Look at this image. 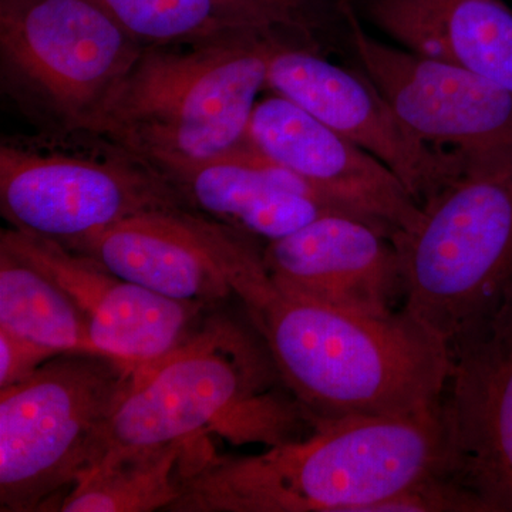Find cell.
Listing matches in <instances>:
<instances>
[{"instance_id":"cell-1","label":"cell","mask_w":512,"mask_h":512,"mask_svg":"<svg viewBox=\"0 0 512 512\" xmlns=\"http://www.w3.org/2000/svg\"><path fill=\"white\" fill-rule=\"evenodd\" d=\"M227 278L312 427L441 403L448 346L403 308L367 315L285 292L269 278L254 239L235 249Z\"/></svg>"},{"instance_id":"cell-2","label":"cell","mask_w":512,"mask_h":512,"mask_svg":"<svg viewBox=\"0 0 512 512\" xmlns=\"http://www.w3.org/2000/svg\"><path fill=\"white\" fill-rule=\"evenodd\" d=\"M208 436L178 467L171 512H370L443 473L441 403L423 412L355 416L315 424L306 439L252 456H220Z\"/></svg>"},{"instance_id":"cell-3","label":"cell","mask_w":512,"mask_h":512,"mask_svg":"<svg viewBox=\"0 0 512 512\" xmlns=\"http://www.w3.org/2000/svg\"><path fill=\"white\" fill-rule=\"evenodd\" d=\"M278 382L261 338L210 313L183 345L134 369L90 468L210 433L235 446L299 439L312 424L292 396L276 392Z\"/></svg>"},{"instance_id":"cell-4","label":"cell","mask_w":512,"mask_h":512,"mask_svg":"<svg viewBox=\"0 0 512 512\" xmlns=\"http://www.w3.org/2000/svg\"><path fill=\"white\" fill-rule=\"evenodd\" d=\"M255 35L144 47L90 130L157 167L207 163L245 143L276 43Z\"/></svg>"},{"instance_id":"cell-5","label":"cell","mask_w":512,"mask_h":512,"mask_svg":"<svg viewBox=\"0 0 512 512\" xmlns=\"http://www.w3.org/2000/svg\"><path fill=\"white\" fill-rule=\"evenodd\" d=\"M392 239L404 311L450 346L512 286V146L467 160Z\"/></svg>"},{"instance_id":"cell-6","label":"cell","mask_w":512,"mask_h":512,"mask_svg":"<svg viewBox=\"0 0 512 512\" xmlns=\"http://www.w3.org/2000/svg\"><path fill=\"white\" fill-rule=\"evenodd\" d=\"M190 208L163 171L92 130L0 141V212L10 227L69 244L141 212Z\"/></svg>"},{"instance_id":"cell-7","label":"cell","mask_w":512,"mask_h":512,"mask_svg":"<svg viewBox=\"0 0 512 512\" xmlns=\"http://www.w3.org/2000/svg\"><path fill=\"white\" fill-rule=\"evenodd\" d=\"M143 49L99 0H0L2 92L36 130H90Z\"/></svg>"},{"instance_id":"cell-8","label":"cell","mask_w":512,"mask_h":512,"mask_svg":"<svg viewBox=\"0 0 512 512\" xmlns=\"http://www.w3.org/2000/svg\"><path fill=\"white\" fill-rule=\"evenodd\" d=\"M134 369L109 356L60 353L0 390V511H45L77 483Z\"/></svg>"},{"instance_id":"cell-9","label":"cell","mask_w":512,"mask_h":512,"mask_svg":"<svg viewBox=\"0 0 512 512\" xmlns=\"http://www.w3.org/2000/svg\"><path fill=\"white\" fill-rule=\"evenodd\" d=\"M448 356L441 474L476 495L487 512H512V286L448 346Z\"/></svg>"},{"instance_id":"cell-10","label":"cell","mask_w":512,"mask_h":512,"mask_svg":"<svg viewBox=\"0 0 512 512\" xmlns=\"http://www.w3.org/2000/svg\"><path fill=\"white\" fill-rule=\"evenodd\" d=\"M284 37L269 59L266 87L372 154L399 177L420 208L453 183L464 158L424 144L397 119L366 74L350 72Z\"/></svg>"},{"instance_id":"cell-11","label":"cell","mask_w":512,"mask_h":512,"mask_svg":"<svg viewBox=\"0 0 512 512\" xmlns=\"http://www.w3.org/2000/svg\"><path fill=\"white\" fill-rule=\"evenodd\" d=\"M367 79L410 133L464 161L512 146V94L454 64L380 42L339 6Z\"/></svg>"},{"instance_id":"cell-12","label":"cell","mask_w":512,"mask_h":512,"mask_svg":"<svg viewBox=\"0 0 512 512\" xmlns=\"http://www.w3.org/2000/svg\"><path fill=\"white\" fill-rule=\"evenodd\" d=\"M0 247L53 279L86 315L97 349L128 366L173 352L211 313L202 303L175 301L121 279L53 239L3 229Z\"/></svg>"},{"instance_id":"cell-13","label":"cell","mask_w":512,"mask_h":512,"mask_svg":"<svg viewBox=\"0 0 512 512\" xmlns=\"http://www.w3.org/2000/svg\"><path fill=\"white\" fill-rule=\"evenodd\" d=\"M247 140L336 207L392 235L419 220L420 205L387 165L279 94L256 103Z\"/></svg>"},{"instance_id":"cell-14","label":"cell","mask_w":512,"mask_h":512,"mask_svg":"<svg viewBox=\"0 0 512 512\" xmlns=\"http://www.w3.org/2000/svg\"><path fill=\"white\" fill-rule=\"evenodd\" d=\"M241 232L191 208L141 212L63 244L128 282L214 308L234 298L227 264Z\"/></svg>"},{"instance_id":"cell-15","label":"cell","mask_w":512,"mask_h":512,"mask_svg":"<svg viewBox=\"0 0 512 512\" xmlns=\"http://www.w3.org/2000/svg\"><path fill=\"white\" fill-rule=\"evenodd\" d=\"M262 262L276 286L346 311H400L404 285L392 234L352 214H326L268 242Z\"/></svg>"},{"instance_id":"cell-16","label":"cell","mask_w":512,"mask_h":512,"mask_svg":"<svg viewBox=\"0 0 512 512\" xmlns=\"http://www.w3.org/2000/svg\"><path fill=\"white\" fill-rule=\"evenodd\" d=\"M158 168L191 210L252 239L275 241L322 215L343 212L248 140L217 160Z\"/></svg>"},{"instance_id":"cell-17","label":"cell","mask_w":512,"mask_h":512,"mask_svg":"<svg viewBox=\"0 0 512 512\" xmlns=\"http://www.w3.org/2000/svg\"><path fill=\"white\" fill-rule=\"evenodd\" d=\"M366 15L404 49L512 94V9L503 0H366Z\"/></svg>"},{"instance_id":"cell-18","label":"cell","mask_w":512,"mask_h":512,"mask_svg":"<svg viewBox=\"0 0 512 512\" xmlns=\"http://www.w3.org/2000/svg\"><path fill=\"white\" fill-rule=\"evenodd\" d=\"M138 43L194 46L255 35L311 37L315 0H99Z\"/></svg>"},{"instance_id":"cell-19","label":"cell","mask_w":512,"mask_h":512,"mask_svg":"<svg viewBox=\"0 0 512 512\" xmlns=\"http://www.w3.org/2000/svg\"><path fill=\"white\" fill-rule=\"evenodd\" d=\"M0 328L59 353L103 355L76 302L45 272L2 247Z\"/></svg>"},{"instance_id":"cell-20","label":"cell","mask_w":512,"mask_h":512,"mask_svg":"<svg viewBox=\"0 0 512 512\" xmlns=\"http://www.w3.org/2000/svg\"><path fill=\"white\" fill-rule=\"evenodd\" d=\"M194 440L90 468L64 495L59 511H167L180 497L178 467Z\"/></svg>"},{"instance_id":"cell-21","label":"cell","mask_w":512,"mask_h":512,"mask_svg":"<svg viewBox=\"0 0 512 512\" xmlns=\"http://www.w3.org/2000/svg\"><path fill=\"white\" fill-rule=\"evenodd\" d=\"M370 512H487L484 504L456 481L443 474H433L386 498Z\"/></svg>"},{"instance_id":"cell-22","label":"cell","mask_w":512,"mask_h":512,"mask_svg":"<svg viewBox=\"0 0 512 512\" xmlns=\"http://www.w3.org/2000/svg\"><path fill=\"white\" fill-rule=\"evenodd\" d=\"M57 355L56 350L0 328V390L25 382Z\"/></svg>"},{"instance_id":"cell-23","label":"cell","mask_w":512,"mask_h":512,"mask_svg":"<svg viewBox=\"0 0 512 512\" xmlns=\"http://www.w3.org/2000/svg\"><path fill=\"white\" fill-rule=\"evenodd\" d=\"M336 2H338V5H340V3L346 2V0H336Z\"/></svg>"}]
</instances>
